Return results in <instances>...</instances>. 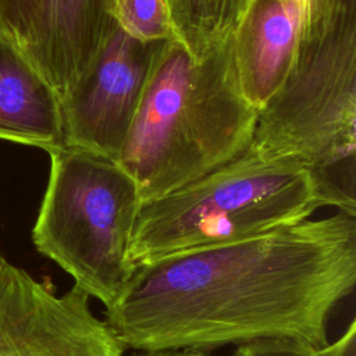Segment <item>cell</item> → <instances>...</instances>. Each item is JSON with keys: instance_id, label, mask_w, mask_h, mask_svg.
Instances as JSON below:
<instances>
[{"instance_id": "ba28073f", "label": "cell", "mask_w": 356, "mask_h": 356, "mask_svg": "<svg viewBox=\"0 0 356 356\" xmlns=\"http://www.w3.org/2000/svg\"><path fill=\"white\" fill-rule=\"evenodd\" d=\"M303 18L305 0H246L231 31L238 85L257 111L281 88L292 67Z\"/></svg>"}, {"instance_id": "5bb4252c", "label": "cell", "mask_w": 356, "mask_h": 356, "mask_svg": "<svg viewBox=\"0 0 356 356\" xmlns=\"http://www.w3.org/2000/svg\"><path fill=\"white\" fill-rule=\"evenodd\" d=\"M346 0H305L302 31L324 26Z\"/></svg>"}, {"instance_id": "5b68a950", "label": "cell", "mask_w": 356, "mask_h": 356, "mask_svg": "<svg viewBox=\"0 0 356 356\" xmlns=\"http://www.w3.org/2000/svg\"><path fill=\"white\" fill-rule=\"evenodd\" d=\"M47 153L33 245L74 286L110 309L136 271L131 248L142 204L138 185L117 161L65 145Z\"/></svg>"}, {"instance_id": "52a82bcc", "label": "cell", "mask_w": 356, "mask_h": 356, "mask_svg": "<svg viewBox=\"0 0 356 356\" xmlns=\"http://www.w3.org/2000/svg\"><path fill=\"white\" fill-rule=\"evenodd\" d=\"M159 44L117 26L85 78L60 99L65 146L118 163Z\"/></svg>"}, {"instance_id": "9c48e42d", "label": "cell", "mask_w": 356, "mask_h": 356, "mask_svg": "<svg viewBox=\"0 0 356 356\" xmlns=\"http://www.w3.org/2000/svg\"><path fill=\"white\" fill-rule=\"evenodd\" d=\"M0 140L46 152L64 145L58 95L26 53L1 31Z\"/></svg>"}, {"instance_id": "2e32d148", "label": "cell", "mask_w": 356, "mask_h": 356, "mask_svg": "<svg viewBox=\"0 0 356 356\" xmlns=\"http://www.w3.org/2000/svg\"><path fill=\"white\" fill-rule=\"evenodd\" d=\"M320 356H356V321L349 323L343 334L334 342L318 349Z\"/></svg>"}, {"instance_id": "30bf717a", "label": "cell", "mask_w": 356, "mask_h": 356, "mask_svg": "<svg viewBox=\"0 0 356 356\" xmlns=\"http://www.w3.org/2000/svg\"><path fill=\"white\" fill-rule=\"evenodd\" d=\"M117 21L145 43L175 39L167 0H117Z\"/></svg>"}, {"instance_id": "3957f363", "label": "cell", "mask_w": 356, "mask_h": 356, "mask_svg": "<svg viewBox=\"0 0 356 356\" xmlns=\"http://www.w3.org/2000/svg\"><path fill=\"white\" fill-rule=\"evenodd\" d=\"M249 147L306 167L330 206L356 216V0L300 32L284 83L257 111Z\"/></svg>"}, {"instance_id": "9a60e30c", "label": "cell", "mask_w": 356, "mask_h": 356, "mask_svg": "<svg viewBox=\"0 0 356 356\" xmlns=\"http://www.w3.org/2000/svg\"><path fill=\"white\" fill-rule=\"evenodd\" d=\"M246 0H214L216 35L225 36L234 29Z\"/></svg>"}, {"instance_id": "e0dca14e", "label": "cell", "mask_w": 356, "mask_h": 356, "mask_svg": "<svg viewBox=\"0 0 356 356\" xmlns=\"http://www.w3.org/2000/svg\"><path fill=\"white\" fill-rule=\"evenodd\" d=\"M132 356H211L207 350L197 349H178V350H157V352H138Z\"/></svg>"}, {"instance_id": "7c38bea8", "label": "cell", "mask_w": 356, "mask_h": 356, "mask_svg": "<svg viewBox=\"0 0 356 356\" xmlns=\"http://www.w3.org/2000/svg\"><path fill=\"white\" fill-rule=\"evenodd\" d=\"M40 0H0V31L25 53L29 49Z\"/></svg>"}, {"instance_id": "277c9868", "label": "cell", "mask_w": 356, "mask_h": 356, "mask_svg": "<svg viewBox=\"0 0 356 356\" xmlns=\"http://www.w3.org/2000/svg\"><path fill=\"white\" fill-rule=\"evenodd\" d=\"M330 202L306 167L248 147L211 172L140 204L131 254L160 257L263 235L309 220Z\"/></svg>"}, {"instance_id": "7a4b0ae2", "label": "cell", "mask_w": 356, "mask_h": 356, "mask_svg": "<svg viewBox=\"0 0 356 356\" xmlns=\"http://www.w3.org/2000/svg\"><path fill=\"white\" fill-rule=\"evenodd\" d=\"M256 120L238 85L231 33L197 54L178 39L163 40L118 164L142 203L157 199L241 156Z\"/></svg>"}, {"instance_id": "8992f818", "label": "cell", "mask_w": 356, "mask_h": 356, "mask_svg": "<svg viewBox=\"0 0 356 356\" xmlns=\"http://www.w3.org/2000/svg\"><path fill=\"white\" fill-rule=\"evenodd\" d=\"M125 348L89 296L72 286L57 295L0 256V356H124Z\"/></svg>"}, {"instance_id": "8fae6325", "label": "cell", "mask_w": 356, "mask_h": 356, "mask_svg": "<svg viewBox=\"0 0 356 356\" xmlns=\"http://www.w3.org/2000/svg\"><path fill=\"white\" fill-rule=\"evenodd\" d=\"M175 39L200 53L217 35L214 0H167Z\"/></svg>"}, {"instance_id": "6da1fadb", "label": "cell", "mask_w": 356, "mask_h": 356, "mask_svg": "<svg viewBox=\"0 0 356 356\" xmlns=\"http://www.w3.org/2000/svg\"><path fill=\"white\" fill-rule=\"evenodd\" d=\"M356 284V216L305 220L136 266L104 321L136 352L257 339L328 345V320Z\"/></svg>"}, {"instance_id": "4fadbf2b", "label": "cell", "mask_w": 356, "mask_h": 356, "mask_svg": "<svg viewBox=\"0 0 356 356\" xmlns=\"http://www.w3.org/2000/svg\"><path fill=\"white\" fill-rule=\"evenodd\" d=\"M231 356H320L318 349L293 339H257L241 343Z\"/></svg>"}]
</instances>
